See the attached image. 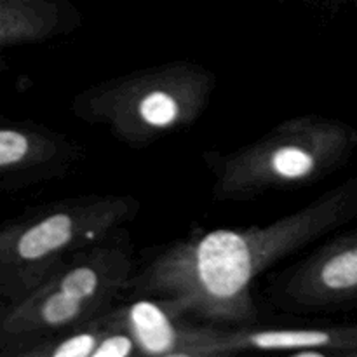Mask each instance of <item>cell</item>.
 <instances>
[{
    "instance_id": "1",
    "label": "cell",
    "mask_w": 357,
    "mask_h": 357,
    "mask_svg": "<svg viewBox=\"0 0 357 357\" xmlns=\"http://www.w3.org/2000/svg\"><path fill=\"white\" fill-rule=\"evenodd\" d=\"M354 216L357 176L267 225L216 229L178 241L139 274H132L129 289L160 300L181 317L211 324H250L257 319L255 281L268 267Z\"/></svg>"
},
{
    "instance_id": "2",
    "label": "cell",
    "mask_w": 357,
    "mask_h": 357,
    "mask_svg": "<svg viewBox=\"0 0 357 357\" xmlns=\"http://www.w3.org/2000/svg\"><path fill=\"white\" fill-rule=\"evenodd\" d=\"M138 211L131 195L91 194L0 225V309L33 291L70 257L117 234Z\"/></svg>"
},
{
    "instance_id": "3",
    "label": "cell",
    "mask_w": 357,
    "mask_h": 357,
    "mask_svg": "<svg viewBox=\"0 0 357 357\" xmlns=\"http://www.w3.org/2000/svg\"><path fill=\"white\" fill-rule=\"evenodd\" d=\"M114 236L70 257L33 291L0 309V357H21L114 307L132 278L129 244Z\"/></svg>"
},
{
    "instance_id": "4",
    "label": "cell",
    "mask_w": 357,
    "mask_h": 357,
    "mask_svg": "<svg viewBox=\"0 0 357 357\" xmlns=\"http://www.w3.org/2000/svg\"><path fill=\"white\" fill-rule=\"evenodd\" d=\"M357 149V129L335 119H286L250 145L209 155L218 201H248L309 185L337 171Z\"/></svg>"
},
{
    "instance_id": "5",
    "label": "cell",
    "mask_w": 357,
    "mask_h": 357,
    "mask_svg": "<svg viewBox=\"0 0 357 357\" xmlns=\"http://www.w3.org/2000/svg\"><path fill=\"white\" fill-rule=\"evenodd\" d=\"M216 79L206 66L174 61L136 70L82 91L73 112L124 143L143 145L194 124L208 108Z\"/></svg>"
},
{
    "instance_id": "6",
    "label": "cell",
    "mask_w": 357,
    "mask_h": 357,
    "mask_svg": "<svg viewBox=\"0 0 357 357\" xmlns=\"http://www.w3.org/2000/svg\"><path fill=\"white\" fill-rule=\"evenodd\" d=\"M246 352L357 357V324L222 328V324L188 323L180 357H225Z\"/></svg>"
},
{
    "instance_id": "7",
    "label": "cell",
    "mask_w": 357,
    "mask_h": 357,
    "mask_svg": "<svg viewBox=\"0 0 357 357\" xmlns=\"http://www.w3.org/2000/svg\"><path fill=\"white\" fill-rule=\"evenodd\" d=\"M82 146L31 122L0 119V192L20 190L65 174Z\"/></svg>"
},
{
    "instance_id": "8",
    "label": "cell",
    "mask_w": 357,
    "mask_h": 357,
    "mask_svg": "<svg viewBox=\"0 0 357 357\" xmlns=\"http://www.w3.org/2000/svg\"><path fill=\"white\" fill-rule=\"evenodd\" d=\"M281 300L298 309H331L357 300V230L335 237L289 268Z\"/></svg>"
},
{
    "instance_id": "9",
    "label": "cell",
    "mask_w": 357,
    "mask_h": 357,
    "mask_svg": "<svg viewBox=\"0 0 357 357\" xmlns=\"http://www.w3.org/2000/svg\"><path fill=\"white\" fill-rule=\"evenodd\" d=\"M114 312L138 347L139 356L180 357L187 317L174 314L160 300L139 296L135 302L114 305Z\"/></svg>"
},
{
    "instance_id": "10",
    "label": "cell",
    "mask_w": 357,
    "mask_h": 357,
    "mask_svg": "<svg viewBox=\"0 0 357 357\" xmlns=\"http://www.w3.org/2000/svg\"><path fill=\"white\" fill-rule=\"evenodd\" d=\"M58 26L59 10L51 0H0V47L45 40Z\"/></svg>"
},
{
    "instance_id": "11",
    "label": "cell",
    "mask_w": 357,
    "mask_h": 357,
    "mask_svg": "<svg viewBox=\"0 0 357 357\" xmlns=\"http://www.w3.org/2000/svg\"><path fill=\"white\" fill-rule=\"evenodd\" d=\"M112 309L79 326L31 345L21 357H98L101 344L110 331Z\"/></svg>"
},
{
    "instance_id": "12",
    "label": "cell",
    "mask_w": 357,
    "mask_h": 357,
    "mask_svg": "<svg viewBox=\"0 0 357 357\" xmlns=\"http://www.w3.org/2000/svg\"><path fill=\"white\" fill-rule=\"evenodd\" d=\"M3 66V61H2V58H0V68H2Z\"/></svg>"
}]
</instances>
